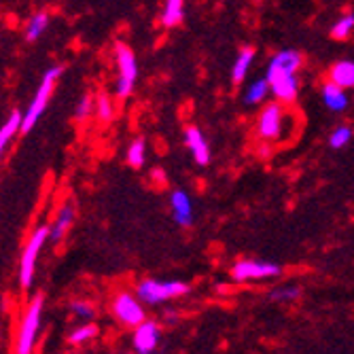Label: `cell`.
Here are the masks:
<instances>
[{
    "mask_svg": "<svg viewBox=\"0 0 354 354\" xmlns=\"http://www.w3.org/2000/svg\"><path fill=\"white\" fill-rule=\"evenodd\" d=\"M59 75H62V68L55 66V68L47 71V75L43 77V83H41V87H39V91H37V95H35V100L30 102L28 113L24 115V123H21V132H24V134H28V132L32 130V127L37 125V121L41 119L43 111L47 109V102H49V98H51L53 85H55V81H57Z\"/></svg>",
    "mask_w": 354,
    "mask_h": 354,
    "instance_id": "6da1fadb",
    "label": "cell"
},
{
    "mask_svg": "<svg viewBox=\"0 0 354 354\" xmlns=\"http://www.w3.org/2000/svg\"><path fill=\"white\" fill-rule=\"evenodd\" d=\"M189 291V286L185 282H176V280H168V282H159V280H142L138 284V297L149 304V306H157L164 304L172 297L185 295Z\"/></svg>",
    "mask_w": 354,
    "mask_h": 354,
    "instance_id": "7a4b0ae2",
    "label": "cell"
},
{
    "mask_svg": "<svg viewBox=\"0 0 354 354\" xmlns=\"http://www.w3.org/2000/svg\"><path fill=\"white\" fill-rule=\"evenodd\" d=\"M41 310H43V295H37L28 306V312L24 316V323H21V329H19V335H17L15 350L19 354H28L32 348H35L37 331H39V325H41Z\"/></svg>",
    "mask_w": 354,
    "mask_h": 354,
    "instance_id": "3957f363",
    "label": "cell"
},
{
    "mask_svg": "<svg viewBox=\"0 0 354 354\" xmlns=\"http://www.w3.org/2000/svg\"><path fill=\"white\" fill-rule=\"evenodd\" d=\"M117 51V64H119V83H117V95L119 98H125L130 95L136 83V75H138V66H136V57L132 53V49L119 43L115 47Z\"/></svg>",
    "mask_w": 354,
    "mask_h": 354,
    "instance_id": "277c9868",
    "label": "cell"
},
{
    "mask_svg": "<svg viewBox=\"0 0 354 354\" xmlns=\"http://www.w3.org/2000/svg\"><path fill=\"white\" fill-rule=\"evenodd\" d=\"M51 234V227H39L35 234H32L24 254H21V268H19V282L24 288H30L32 284V274H35V263H37V257L43 248V244L47 242Z\"/></svg>",
    "mask_w": 354,
    "mask_h": 354,
    "instance_id": "5b68a950",
    "label": "cell"
},
{
    "mask_svg": "<svg viewBox=\"0 0 354 354\" xmlns=\"http://www.w3.org/2000/svg\"><path fill=\"white\" fill-rule=\"evenodd\" d=\"M268 81H270L272 91L276 93V98H278V100H282V102H293V100L297 98L299 83H297L295 73H288V71L270 66Z\"/></svg>",
    "mask_w": 354,
    "mask_h": 354,
    "instance_id": "8992f818",
    "label": "cell"
},
{
    "mask_svg": "<svg viewBox=\"0 0 354 354\" xmlns=\"http://www.w3.org/2000/svg\"><path fill=\"white\" fill-rule=\"evenodd\" d=\"M113 312L125 327H138L145 323V310L130 293H119L113 301Z\"/></svg>",
    "mask_w": 354,
    "mask_h": 354,
    "instance_id": "52a82bcc",
    "label": "cell"
},
{
    "mask_svg": "<svg viewBox=\"0 0 354 354\" xmlns=\"http://www.w3.org/2000/svg\"><path fill=\"white\" fill-rule=\"evenodd\" d=\"M236 280H257V278H274L280 276L282 270L276 263H261V261H238L232 268Z\"/></svg>",
    "mask_w": 354,
    "mask_h": 354,
    "instance_id": "ba28073f",
    "label": "cell"
},
{
    "mask_svg": "<svg viewBox=\"0 0 354 354\" xmlns=\"http://www.w3.org/2000/svg\"><path fill=\"white\" fill-rule=\"evenodd\" d=\"M280 127H282V106L268 104L259 117V136L263 140H276L280 136Z\"/></svg>",
    "mask_w": 354,
    "mask_h": 354,
    "instance_id": "9c48e42d",
    "label": "cell"
},
{
    "mask_svg": "<svg viewBox=\"0 0 354 354\" xmlns=\"http://www.w3.org/2000/svg\"><path fill=\"white\" fill-rule=\"evenodd\" d=\"M157 342H159V327L155 323H151V320L147 323L145 320V323H140L136 327V331H134V350L136 352L149 354L155 350Z\"/></svg>",
    "mask_w": 354,
    "mask_h": 354,
    "instance_id": "30bf717a",
    "label": "cell"
},
{
    "mask_svg": "<svg viewBox=\"0 0 354 354\" xmlns=\"http://www.w3.org/2000/svg\"><path fill=\"white\" fill-rule=\"evenodd\" d=\"M185 142H187V147L191 149V153H193V157H196V162L200 164V166H206L208 162H210V149H208V142H206V138L202 136V132L198 130V127H187L185 130Z\"/></svg>",
    "mask_w": 354,
    "mask_h": 354,
    "instance_id": "8fae6325",
    "label": "cell"
},
{
    "mask_svg": "<svg viewBox=\"0 0 354 354\" xmlns=\"http://www.w3.org/2000/svg\"><path fill=\"white\" fill-rule=\"evenodd\" d=\"M75 221V206L71 202H66L59 212H57V218L55 223L51 225V234H49V240L51 242H59L64 238V234H66V230L71 227V223Z\"/></svg>",
    "mask_w": 354,
    "mask_h": 354,
    "instance_id": "7c38bea8",
    "label": "cell"
},
{
    "mask_svg": "<svg viewBox=\"0 0 354 354\" xmlns=\"http://www.w3.org/2000/svg\"><path fill=\"white\" fill-rule=\"evenodd\" d=\"M172 210H174V218L178 225L187 227V225L193 223V210H191V200L185 191H174L172 193Z\"/></svg>",
    "mask_w": 354,
    "mask_h": 354,
    "instance_id": "4fadbf2b",
    "label": "cell"
},
{
    "mask_svg": "<svg viewBox=\"0 0 354 354\" xmlns=\"http://www.w3.org/2000/svg\"><path fill=\"white\" fill-rule=\"evenodd\" d=\"M323 98H325V104L331 109V111H335V113H339V111H344L346 106H348V98H346V93L342 91V87L337 85V83H327L325 87H323Z\"/></svg>",
    "mask_w": 354,
    "mask_h": 354,
    "instance_id": "5bb4252c",
    "label": "cell"
},
{
    "mask_svg": "<svg viewBox=\"0 0 354 354\" xmlns=\"http://www.w3.org/2000/svg\"><path fill=\"white\" fill-rule=\"evenodd\" d=\"M331 81L339 87H354V62H337L331 68Z\"/></svg>",
    "mask_w": 354,
    "mask_h": 354,
    "instance_id": "9a60e30c",
    "label": "cell"
},
{
    "mask_svg": "<svg viewBox=\"0 0 354 354\" xmlns=\"http://www.w3.org/2000/svg\"><path fill=\"white\" fill-rule=\"evenodd\" d=\"M301 53L299 51H293V49H288V51H280L270 66H276V68H282V71H288V73H295L299 66H301Z\"/></svg>",
    "mask_w": 354,
    "mask_h": 354,
    "instance_id": "2e32d148",
    "label": "cell"
},
{
    "mask_svg": "<svg viewBox=\"0 0 354 354\" xmlns=\"http://www.w3.org/2000/svg\"><path fill=\"white\" fill-rule=\"evenodd\" d=\"M21 123H24L21 113H19V111H13L11 117H9V121L3 125V130H0V147L5 149V147L9 145V140H11L17 132H21Z\"/></svg>",
    "mask_w": 354,
    "mask_h": 354,
    "instance_id": "e0dca14e",
    "label": "cell"
},
{
    "mask_svg": "<svg viewBox=\"0 0 354 354\" xmlns=\"http://www.w3.org/2000/svg\"><path fill=\"white\" fill-rule=\"evenodd\" d=\"M252 55H254V51L250 47H244L240 51V55H238V59L234 64V71H232V81L234 83H242L244 81V77L248 73V66H250V62H252Z\"/></svg>",
    "mask_w": 354,
    "mask_h": 354,
    "instance_id": "ac0fdd59",
    "label": "cell"
},
{
    "mask_svg": "<svg viewBox=\"0 0 354 354\" xmlns=\"http://www.w3.org/2000/svg\"><path fill=\"white\" fill-rule=\"evenodd\" d=\"M183 3L185 0H166V9L162 15L164 26H176L183 19Z\"/></svg>",
    "mask_w": 354,
    "mask_h": 354,
    "instance_id": "d6986e66",
    "label": "cell"
},
{
    "mask_svg": "<svg viewBox=\"0 0 354 354\" xmlns=\"http://www.w3.org/2000/svg\"><path fill=\"white\" fill-rule=\"evenodd\" d=\"M268 89H272V85H270L268 79H261V81L252 83L250 89H248V93H246L244 102H246V104H257V102H261V100L266 98V95H268Z\"/></svg>",
    "mask_w": 354,
    "mask_h": 354,
    "instance_id": "ffe728a7",
    "label": "cell"
},
{
    "mask_svg": "<svg viewBox=\"0 0 354 354\" xmlns=\"http://www.w3.org/2000/svg\"><path fill=\"white\" fill-rule=\"evenodd\" d=\"M145 140L142 138H136L130 149H127V162H130V166L134 168H140L145 164Z\"/></svg>",
    "mask_w": 354,
    "mask_h": 354,
    "instance_id": "44dd1931",
    "label": "cell"
},
{
    "mask_svg": "<svg viewBox=\"0 0 354 354\" xmlns=\"http://www.w3.org/2000/svg\"><path fill=\"white\" fill-rule=\"evenodd\" d=\"M47 24H49L47 13H39L35 19H30V26H28V30H26L28 41H37V39L43 35V30L47 28Z\"/></svg>",
    "mask_w": 354,
    "mask_h": 354,
    "instance_id": "7402d4cb",
    "label": "cell"
},
{
    "mask_svg": "<svg viewBox=\"0 0 354 354\" xmlns=\"http://www.w3.org/2000/svg\"><path fill=\"white\" fill-rule=\"evenodd\" d=\"M299 288L295 286H280V288H274V291H270V299L272 301H293L299 297Z\"/></svg>",
    "mask_w": 354,
    "mask_h": 354,
    "instance_id": "603a6c76",
    "label": "cell"
},
{
    "mask_svg": "<svg viewBox=\"0 0 354 354\" xmlns=\"http://www.w3.org/2000/svg\"><path fill=\"white\" fill-rule=\"evenodd\" d=\"M352 28H354V15H346V17H342V19L331 28V37L337 39V41H342V39L348 37V32H350Z\"/></svg>",
    "mask_w": 354,
    "mask_h": 354,
    "instance_id": "cb8c5ba5",
    "label": "cell"
},
{
    "mask_svg": "<svg viewBox=\"0 0 354 354\" xmlns=\"http://www.w3.org/2000/svg\"><path fill=\"white\" fill-rule=\"evenodd\" d=\"M95 335H98V327H95V325H85V327L77 329L75 333H71L68 342H71V344H83V342L93 339Z\"/></svg>",
    "mask_w": 354,
    "mask_h": 354,
    "instance_id": "d4e9b609",
    "label": "cell"
},
{
    "mask_svg": "<svg viewBox=\"0 0 354 354\" xmlns=\"http://www.w3.org/2000/svg\"><path fill=\"white\" fill-rule=\"evenodd\" d=\"M95 111H98V119L104 121V123H109L113 119V104H111L109 95H104V93L100 95L98 102H95Z\"/></svg>",
    "mask_w": 354,
    "mask_h": 354,
    "instance_id": "484cf974",
    "label": "cell"
},
{
    "mask_svg": "<svg viewBox=\"0 0 354 354\" xmlns=\"http://www.w3.org/2000/svg\"><path fill=\"white\" fill-rule=\"evenodd\" d=\"M352 138V130L350 127H346V125H342V127H337V130L331 134V147L333 149H342V147H346L348 145V140Z\"/></svg>",
    "mask_w": 354,
    "mask_h": 354,
    "instance_id": "4316f807",
    "label": "cell"
},
{
    "mask_svg": "<svg viewBox=\"0 0 354 354\" xmlns=\"http://www.w3.org/2000/svg\"><path fill=\"white\" fill-rule=\"evenodd\" d=\"M73 312H75L79 318H85V320H89V318L93 316L91 306H89V304H85V301H75V304H73Z\"/></svg>",
    "mask_w": 354,
    "mask_h": 354,
    "instance_id": "83f0119b",
    "label": "cell"
},
{
    "mask_svg": "<svg viewBox=\"0 0 354 354\" xmlns=\"http://www.w3.org/2000/svg\"><path fill=\"white\" fill-rule=\"evenodd\" d=\"M91 98L89 95H83L81 98V102H79V106H77V119H85L87 115H89V111H91Z\"/></svg>",
    "mask_w": 354,
    "mask_h": 354,
    "instance_id": "f1b7e54d",
    "label": "cell"
},
{
    "mask_svg": "<svg viewBox=\"0 0 354 354\" xmlns=\"http://www.w3.org/2000/svg\"><path fill=\"white\" fill-rule=\"evenodd\" d=\"M166 320H168L170 325H174L176 320H178V314L176 312H166Z\"/></svg>",
    "mask_w": 354,
    "mask_h": 354,
    "instance_id": "f546056e",
    "label": "cell"
},
{
    "mask_svg": "<svg viewBox=\"0 0 354 354\" xmlns=\"http://www.w3.org/2000/svg\"><path fill=\"white\" fill-rule=\"evenodd\" d=\"M259 155H261V157H270V155H272V149H270V147H261V149H259Z\"/></svg>",
    "mask_w": 354,
    "mask_h": 354,
    "instance_id": "4dcf8cb0",
    "label": "cell"
}]
</instances>
